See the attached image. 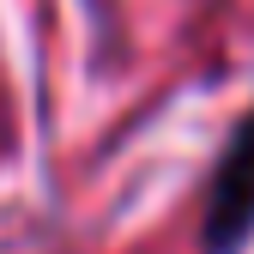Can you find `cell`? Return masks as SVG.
<instances>
[{
	"mask_svg": "<svg viewBox=\"0 0 254 254\" xmlns=\"http://www.w3.org/2000/svg\"><path fill=\"white\" fill-rule=\"evenodd\" d=\"M248 230H254V115L236 127L224 164H218V176H212V200H206V254H230Z\"/></svg>",
	"mask_w": 254,
	"mask_h": 254,
	"instance_id": "obj_1",
	"label": "cell"
}]
</instances>
